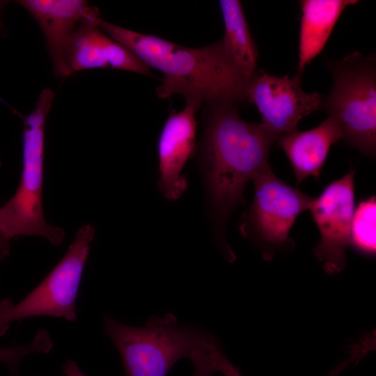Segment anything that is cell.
Instances as JSON below:
<instances>
[{"instance_id": "6da1fadb", "label": "cell", "mask_w": 376, "mask_h": 376, "mask_svg": "<svg viewBox=\"0 0 376 376\" xmlns=\"http://www.w3.org/2000/svg\"><path fill=\"white\" fill-rule=\"evenodd\" d=\"M238 104L205 103L198 159L216 235L228 254L225 228L232 212L245 203L247 182L269 166L268 157L277 136L264 123L244 120Z\"/></svg>"}, {"instance_id": "7a4b0ae2", "label": "cell", "mask_w": 376, "mask_h": 376, "mask_svg": "<svg viewBox=\"0 0 376 376\" xmlns=\"http://www.w3.org/2000/svg\"><path fill=\"white\" fill-rule=\"evenodd\" d=\"M99 26L148 67L163 73L164 79L157 88L159 97L180 94L186 99L197 98L205 103L226 101L239 105L248 102L250 79L233 65L221 41L191 48L103 19Z\"/></svg>"}, {"instance_id": "3957f363", "label": "cell", "mask_w": 376, "mask_h": 376, "mask_svg": "<svg viewBox=\"0 0 376 376\" xmlns=\"http://www.w3.org/2000/svg\"><path fill=\"white\" fill-rule=\"evenodd\" d=\"M104 329L118 350L125 376H166L179 360L210 351L217 340L204 330L178 323L171 313L150 317L143 327L104 315Z\"/></svg>"}, {"instance_id": "277c9868", "label": "cell", "mask_w": 376, "mask_h": 376, "mask_svg": "<svg viewBox=\"0 0 376 376\" xmlns=\"http://www.w3.org/2000/svg\"><path fill=\"white\" fill-rule=\"evenodd\" d=\"M54 98L43 89L33 110L23 118L22 171L14 196L0 207V230L10 240L19 235L46 238L53 245L65 239V231L45 221L42 207L45 128Z\"/></svg>"}, {"instance_id": "5b68a950", "label": "cell", "mask_w": 376, "mask_h": 376, "mask_svg": "<svg viewBox=\"0 0 376 376\" xmlns=\"http://www.w3.org/2000/svg\"><path fill=\"white\" fill-rule=\"evenodd\" d=\"M334 83L320 108L338 124L342 139L363 154L376 151V59L354 52L327 60Z\"/></svg>"}, {"instance_id": "8992f818", "label": "cell", "mask_w": 376, "mask_h": 376, "mask_svg": "<svg viewBox=\"0 0 376 376\" xmlns=\"http://www.w3.org/2000/svg\"><path fill=\"white\" fill-rule=\"evenodd\" d=\"M95 235L91 225L81 226L66 253L34 290L15 304L0 301V336L12 323L31 317L77 321L76 299Z\"/></svg>"}, {"instance_id": "52a82bcc", "label": "cell", "mask_w": 376, "mask_h": 376, "mask_svg": "<svg viewBox=\"0 0 376 376\" xmlns=\"http://www.w3.org/2000/svg\"><path fill=\"white\" fill-rule=\"evenodd\" d=\"M254 198L242 219L240 229L265 251L267 256L290 246V231L297 217L308 210L313 200L287 185L272 171L270 166L251 180Z\"/></svg>"}, {"instance_id": "ba28073f", "label": "cell", "mask_w": 376, "mask_h": 376, "mask_svg": "<svg viewBox=\"0 0 376 376\" xmlns=\"http://www.w3.org/2000/svg\"><path fill=\"white\" fill-rule=\"evenodd\" d=\"M354 171L329 183L318 198H313L310 211L321 235L314 248L315 257L329 274L346 267L345 252L350 245L351 224L354 211Z\"/></svg>"}, {"instance_id": "9c48e42d", "label": "cell", "mask_w": 376, "mask_h": 376, "mask_svg": "<svg viewBox=\"0 0 376 376\" xmlns=\"http://www.w3.org/2000/svg\"><path fill=\"white\" fill-rule=\"evenodd\" d=\"M301 75L276 77L256 71L247 88V100L260 112L263 123L281 135L297 130L299 121L320 108L322 97L306 93Z\"/></svg>"}, {"instance_id": "30bf717a", "label": "cell", "mask_w": 376, "mask_h": 376, "mask_svg": "<svg viewBox=\"0 0 376 376\" xmlns=\"http://www.w3.org/2000/svg\"><path fill=\"white\" fill-rule=\"evenodd\" d=\"M100 13L80 22L65 45L55 75L65 78L91 69L111 68L152 76L150 68L99 26Z\"/></svg>"}, {"instance_id": "8fae6325", "label": "cell", "mask_w": 376, "mask_h": 376, "mask_svg": "<svg viewBox=\"0 0 376 376\" xmlns=\"http://www.w3.org/2000/svg\"><path fill=\"white\" fill-rule=\"evenodd\" d=\"M202 103L197 98L186 99L185 108L170 113L160 134L157 184L167 200L178 199L187 188V180L181 172L195 150L196 113Z\"/></svg>"}, {"instance_id": "7c38bea8", "label": "cell", "mask_w": 376, "mask_h": 376, "mask_svg": "<svg viewBox=\"0 0 376 376\" xmlns=\"http://www.w3.org/2000/svg\"><path fill=\"white\" fill-rule=\"evenodd\" d=\"M17 3L36 20L44 36L54 73L58 71L68 40L86 17L100 13L84 0H19Z\"/></svg>"}, {"instance_id": "4fadbf2b", "label": "cell", "mask_w": 376, "mask_h": 376, "mask_svg": "<svg viewBox=\"0 0 376 376\" xmlns=\"http://www.w3.org/2000/svg\"><path fill=\"white\" fill-rule=\"evenodd\" d=\"M342 132L331 116L306 131L295 130L279 135L276 141L288 158L297 185L306 178L318 179L331 146L342 139Z\"/></svg>"}, {"instance_id": "5bb4252c", "label": "cell", "mask_w": 376, "mask_h": 376, "mask_svg": "<svg viewBox=\"0 0 376 376\" xmlns=\"http://www.w3.org/2000/svg\"><path fill=\"white\" fill-rule=\"evenodd\" d=\"M297 74L324 49L343 10L355 0H301Z\"/></svg>"}, {"instance_id": "9a60e30c", "label": "cell", "mask_w": 376, "mask_h": 376, "mask_svg": "<svg viewBox=\"0 0 376 376\" xmlns=\"http://www.w3.org/2000/svg\"><path fill=\"white\" fill-rule=\"evenodd\" d=\"M224 23L222 47L235 68L246 79L256 72L258 52L249 31L242 3L237 0L219 1Z\"/></svg>"}, {"instance_id": "2e32d148", "label": "cell", "mask_w": 376, "mask_h": 376, "mask_svg": "<svg viewBox=\"0 0 376 376\" xmlns=\"http://www.w3.org/2000/svg\"><path fill=\"white\" fill-rule=\"evenodd\" d=\"M376 199L371 196L361 201L354 211L350 234V244L367 255H375Z\"/></svg>"}, {"instance_id": "e0dca14e", "label": "cell", "mask_w": 376, "mask_h": 376, "mask_svg": "<svg viewBox=\"0 0 376 376\" xmlns=\"http://www.w3.org/2000/svg\"><path fill=\"white\" fill-rule=\"evenodd\" d=\"M43 349L42 342L37 338L25 345L0 347V361L8 367L13 375H15L18 373L19 363L24 357L33 353H41Z\"/></svg>"}, {"instance_id": "ac0fdd59", "label": "cell", "mask_w": 376, "mask_h": 376, "mask_svg": "<svg viewBox=\"0 0 376 376\" xmlns=\"http://www.w3.org/2000/svg\"><path fill=\"white\" fill-rule=\"evenodd\" d=\"M217 345L208 352L196 354L191 359L194 366L193 376H213V374L216 373L213 363L212 352Z\"/></svg>"}, {"instance_id": "d6986e66", "label": "cell", "mask_w": 376, "mask_h": 376, "mask_svg": "<svg viewBox=\"0 0 376 376\" xmlns=\"http://www.w3.org/2000/svg\"><path fill=\"white\" fill-rule=\"evenodd\" d=\"M212 357L216 372H220L224 376H242L238 368L225 357L219 346L214 350Z\"/></svg>"}, {"instance_id": "ffe728a7", "label": "cell", "mask_w": 376, "mask_h": 376, "mask_svg": "<svg viewBox=\"0 0 376 376\" xmlns=\"http://www.w3.org/2000/svg\"><path fill=\"white\" fill-rule=\"evenodd\" d=\"M63 373L65 376H86L78 367L77 363L72 361H67L64 363Z\"/></svg>"}, {"instance_id": "44dd1931", "label": "cell", "mask_w": 376, "mask_h": 376, "mask_svg": "<svg viewBox=\"0 0 376 376\" xmlns=\"http://www.w3.org/2000/svg\"><path fill=\"white\" fill-rule=\"evenodd\" d=\"M10 254L9 242H0V263Z\"/></svg>"}, {"instance_id": "7402d4cb", "label": "cell", "mask_w": 376, "mask_h": 376, "mask_svg": "<svg viewBox=\"0 0 376 376\" xmlns=\"http://www.w3.org/2000/svg\"><path fill=\"white\" fill-rule=\"evenodd\" d=\"M6 5V1H0V14Z\"/></svg>"}, {"instance_id": "603a6c76", "label": "cell", "mask_w": 376, "mask_h": 376, "mask_svg": "<svg viewBox=\"0 0 376 376\" xmlns=\"http://www.w3.org/2000/svg\"><path fill=\"white\" fill-rule=\"evenodd\" d=\"M0 166H1V160H0ZM0 241H1V242H9L8 240H6L3 237V236L2 235V233H1V230H0Z\"/></svg>"}]
</instances>
